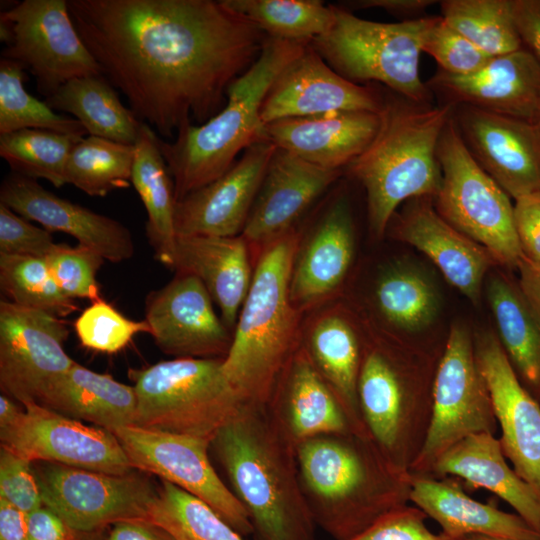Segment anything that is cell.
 <instances>
[{"mask_svg":"<svg viewBox=\"0 0 540 540\" xmlns=\"http://www.w3.org/2000/svg\"><path fill=\"white\" fill-rule=\"evenodd\" d=\"M512 14L522 47L540 63V0H512Z\"/></svg>","mask_w":540,"mask_h":540,"instance_id":"f5cc1de1","label":"cell"},{"mask_svg":"<svg viewBox=\"0 0 540 540\" xmlns=\"http://www.w3.org/2000/svg\"><path fill=\"white\" fill-rule=\"evenodd\" d=\"M107 540H174L166 531L146 520H126L110 526Z\"/></svg>","mask_w":540,"mask_h":540,"instance_id":"9f6ffc18","label":"cell"},{"mask_svg":"<svg viewBox=\"0 0 540 540\" xmlns=\"http://www.w3.org/2000/svg\"><path fill=\"white\" fill-rule=\"evenodd\" d=\"M31 461L0 450V498L25 515L43 505L40 486Z\"/></svg>","mask_w":540,"mask_h":540,"instance_id":"c3c4849f","label":"cell"},{"mask_svg":"<svg viewBox=\"0 0 540 540\" xmlns=\"http://www.w3.org/2000/svg\"><path fill=\"white\" fill-rule=\"evenodd\" d=\"M132 468L170 482L212 507L244 537L254 534L250 518L210 460L211 440L140 428L111 430Z\"/></svg>","mask_w":540,"mask_h":540,"instance_id":"4fadbf2b","label":"cell"},{"mask_svg":"<svg viewBox=\"0 0 540 540\" xmlns=\"http://www.w3.org/2000/svg\"><path fill=\"white\" fill-rule=\"evenodd\" d=\"M114 86L104 75L69 80L45 103L78 120L90 136L134 145L142 121L119 99Z\"/></svg>","mask_w":540,"mask_h":540,"instance_id":"8d00e7d4","label":"cell"},{"mask_svg":"<svg viewBox=\"0 0 540 540\" xmlns=\"http://www.w3.org/2000/svg\"><path fill=\"white\" fill-rule=\"evenodd\" d=\"M426 518L419 508L407 505L384 516L350 540H457L443 532H432Z\"/></svg>","mask_w":540,"mask_h":540,"instance_id":"f907efd6","label":"cell"},{"mask_svg":"<svg viewBox=\"0 0 540 540\" xmlns=\"http://www.w3.org/2000/svg\"><path fill=\"white\" fill-rule=\"evenodd\" d=\"M75 540H107V539H106V536L102 534V530H101V531L87 532V533L75 532Z\"/></svg>","mask_w":540,"mask_h":540,"instance_id":"94428289","label":"cell"},{"mask_svg":"<svg viewBox=\"0 0 540 540\" xmlns=\"http://www.w3.org/2000/svg\"><path fill=\"white\" fill-rule=\"evenodd\" d=\"M36 476L43 505L81 533L101 531L120 521H147L158 493L133 471L118 475L49 463Z\"/></svg>","mask_w":540,"mask_h":540,"instance_id":"5bb4252c","label":"cell"},{"mask_svg":"<svg viewBox=\"0 0 540 540\" xmlns=\"http://www.w3.org/2000/svg\"><path fill=\"white\" fill-rule=\"evenodd\" d=\"M382 90L349 81L308 44L278 74L262 107L264 124L335 111L379 112Z\"/></svg>","mask_w":540,"mask_h":540,"instance_id":"603a6c76","label":"cell"},{"mask_svg":"<svg viewBox=\"0 0 540 540\" xmlns=\"http://www.w3.org/2000/svg\"><path fill=\"white\" fill-rule=\"evenodd\" d=\"M0 540H28L26 515L1 498Z\"/></svg>","mask_w":540,"mask_h":540,"instance_id":"6f0895ef","label":"cell"},{"mask_svg":"<svg viewBox=\"0 0 540 540\" xmlns=\"http://www.w3.org/2000/svg\"><path fill=\"white\" fill-rule=\"evenodd\" d=\"M275 149L242 232L254 261L270 243L301 226L311 207L342 176Z\"/></svg>","mask_w":540,"mask_h":540,"instance_id":"44dd1931","label":"cell"},{"mask_svg":"<svg viewBox=\"0 0 540 540\" xmlns=\"http://www.w3.org/2000/svg\"><path fill=\"white\" fill-rule=\"evenodd\" d=\"M223 358H174L130 370L137 408L134 426L211 440L243 401L222 369Z\"/></svg>","mask_w":540,"mask_h":540,"instance_id":"9c48e42d","label":"cell"},{"mask_svg":"<svg viewBox=\"0 0 540 540\" xmlns=\"http://www.w3.org/2000/svg\"><path fill=\"white\" fill-rule=\"evenodd\" d=\"M425 83L438 104L473 106L532 123L540 114V63L524 48L493 56L468 75L438 69Z\"/></svg>","mask_w":540,"mask_h":540,"instance_id":"cb8c5ba5","label":"cell"},{"mask_svg":"<svg viewBox=\"0 0 540 540\" xmlns=\"http://www.w3.org/2000/svg\"><path fill=\"white\" fill-rule=\"evenodd\" d=\"M410 503L436 521L444 534L459 539L483 535L511 540H540V533L518 514L468 495L454 477L411 474Z\"/></svg>","mask_w":540,"mask_h":540,"instance_id":"4dcf8cb0","label":"cell"},{"mask_svg":"<svg viewBox=\"0 0 540 540\" xmlns=\"http://www.w3.org/2000/svg\"><path fill=\"white\" fill-rule=\"evenodd\" d=\"M474 348L504 455L540 498V403L521 384L493 330L474 333Z\"/></svg>","mask_w":540,"mask_h":540,"instance_id":"ffe728a7","label":"cell"},{"mask_svg":"<svg viewBox=\"0 0 540 540\" xmlns=\"http://www.w3.org/2000/svg\"><path fill=\"white\" fill-rule=\"evenodd\" d=\"M401 206L386 234L425 254L453 287L479 303L489 272L498 266L490 252L445 221L433 198L417 197Z\"/></svg>","mask_w":540,"mask_h":540,"instance_id":"d4e9b609","label":"cell"},{"mask_svg":"<svg viewBox=\"0 0 540 540\" xmlns=\"http://www.w3.org/2000/svg\"><path fill=\"white\" fill-rule=\"evenodd\" d=\"M301 489L316 527L350 540L410 503L411 474L370 436L327 434L296 446Z\"/></svg>","mask_w":540,"mask_h":540,"instance_id":"7a4b0ae2","label":"cell"},{"mask_svg":"<svg viewBox=\"0 0 540 540\" xmlns=\"http://www.w3.org/2000/svg\"><path fill=\"white\" fill-rule=\"evenodd\" d=\"M422 52L437 62L439 70L458 76L478 71L493 57L451 28L441 16L427 33Z\"/></svg>","mask_w":540,"mask_h":540,"instance_id":"7dc6e473","label":"cell"},{"mask_svg":"<svg viewBox=\"0 0 540 540\" xmlns=\"http://www.w3.org/2000/svg\"><path fill=\"white\" fill-rule=\"evenodd\" d=\"M499 430L490 392L479 369L474 333L454 322L437 367L431 421L410 474L429 476L436 460L465 437Z\"/></svg>","mask_w":540,"mask_h":540,"instance_id":"8fae6325","label":"cell"},{"mask_svg":"<svg viewBox=\"0 0 540 540\" xmlns=\"http://www.w3.org/2000/svg\"><path fill=\"white\" fill-rule=\"evenodd\" d=\"M310 44V43H309ZM307 43L268 37L257 60L227 89L225 106L203 124H189L159 146L176 202L223 175L250 146L267 141L261 107L282 69Z\"/></svg>","mask_w":540,"mask_h":540,"instance_id":"52a82bcc","label":"cell"},{"mask_svg":"<svg viewBox=\"0 0 540 540\" xmlns=\"http://www.w3.org/2000/svg\"><path fill=\"white\" fill-rule=\"evenodd\" d=\"M363 337V318L345 295L304 315L301 347L340 402L353 431L370 436L357 391Z\"/></svg>","mask_w":540,"mask_h":540,"instance_id":"7402d4cb","label":"cell"},{"mask_svg":"<svg viewBox=\"0 0 540 540\" xmlns=\"http://www.w3.org/2000/svg\"><path fill=\"white\" fill-rule=\"evenodd\" d=\"M0 203L50 232L72 236L112 263L135 253L133 236L122 223L54 194L36 179L7 175L0 186Z\"/></svg>","mask_w":540,"mask_h":540,"instance_id":"4316f807","label":"cell"},{"mask_svg":"<svg viewBox=\"0 0 540 540\" xmlns=\"http://www.w3.org/2000/svg\"><path fill=\"white\" fill-rule=\"evenodd\" d=\"M147 521L174 540H246L207 503L164 480Z\"/></svg>","mask_w":540,"mask_h":540,"instance_id":"ab89813d","label":"cell"},{"mask_svg":"<svg viewBox=\"0 0 540 540\" xmlns=\"http://www.w3.org/2000/svg\"><path fill=\"white\" fill-rule=\"evenodd\" d=\"M376 326L413 338L428 329L439 312V297L429 278L403 261L378 268L363 295L344 294Z\"/></svg>","mask_w":540,"mask_h":540,"instance_id":"1f68e13d","label":"cell"},{"mask_svg":"<svg viewBox=\"0 0 540 540\" xmlns=\"http://www.w3.org/2000/svg\"><path fill=\"white\" fill-rule=\"evenodd\" d=\"M441 188L433 199L438 214L486 248L497 265L517 269L523 254L514 225V203L479 166L463 142L453 114L437 148Z\"/></svg>","mask_w":540,"mask_h":540,"instance_id":"30bf717a","label":"cell"},{"mask_svg":"<svg viewBox=\"0 0 540 540\" xmlns=\"http://www.w3.org/2000/svg\"><path fill=\"white\" fill-rule=\"evenodd\" d=\"M268 37L311 43L334 23L332 4L320 0H222Z\"/></svg>","mask_w":540,"mask_h":540,"instance_id":"74e56055","label":"cell"},{"mask_svg":"<svg viewBox=\"0 0 540 540\" xmlns=\"http://www.w3.org/2000/svg\"><path fill=\"white\" fill-rule=\"evenodd\" d=\"M67 322L43 311L0 302V385L21 404L40 401L75 363L64 350Z\"/></svg>","mask_w":540,"mask_h":540,"instance_id":"e0dca14e","label":"cell"},{"mask_svg":"<svg viewBox=\"0 0 540 540\" xmlns=\"http://www.w3.org/2000/svg\"><path fill=\"white\" fill-rule=\"evenodd\" d=\"M439 2L437 0H354L340 5L352 9L378 8L395 17L412 20L423 17L421 15L430 6Z\"/></svg>","mask_w":540,"mask_h":540,"instance_id":"11a10c76","label":"cell"},{"mask_svg":"<svg viewBox=\"0 0 540 540\" xmlns=\"http://www.w3.org/2000/svg\"><path fill=\"white\" fill-rule=\"evenodd\" d=\"M301 226L256 257L252 283L240 310L222 369L245 404H267L282 370L301 346L304 315L289 295L292 259Z\"/></svg>","mask_w":540,"mask_h":540,"instance_id":"8992f818","label":"cell"},{"mask_svg":"<svg viewBox=\"0 0 540 540\" xmlns=\"http://www.w3.org/2000/svg\"><path fill=\"white\" fill-rule=\"evenodd\" d=\"M0 287L8 301L62 319L79 309L60 289L45 258L0 254Z\"/></svg>","mask_w":540,"mask_h":540,"instance_id":"7bdbcfd3","label":"cell"},{"mask_svg":"<svg viewBox=\"0 0 540 540\" xmlns=\"http://www.w3.org/2000/svg\"><path fill=\"white\" fill-rule=\"evenodd\" d=\"M330 30L310 44L342 77L360 84L377 82L406 99L434 103L419 74L425 37L438 16L396 23L370 21L333 5Z\"/></svg>","mask_w":540,"mask_h":540,"instance_id":"ba28073f","label":"cell"},{"mask_svg":"<svg viewBox=\"0 0 540 540\" xmlns=\"http://www.w3.org/2000/svg\"><path fill=\"white\" fill-rule=\"evenodd\" d=\"M1 58L20 64L48 98L71 79L103 75L84 44L67 0H24L0 13Z\"/></svg>","mask_w":540,"mask_h":540,"instance_id":"7c38bea8","label":"cell"},{"mask_svg":"<svg viewBox=\"0 0 540 540\" xmlns=\"http://www.w3.org/2000/svg\"><path fill=\"white\" fill-rule=\"evenodd\" d=\"M214 302L195 276L176 272L145 301V320L157 347L175 358H224L233 333L214 309Z\"/></svg>","mask_w":540,"mask_h":540,"instance_id":"d6986e66","label":"cell"},{"mask_svg":"<svg viewBox=\"0 0 540 540\" xmlns=\"http://www.w3.org/2000/svg\"><path fill=\"white\" fill-rule=\"evenodd\" d=\"M514 225L523 256L540 263V192L514 200Z\"/></svg>","mask_w":540,"mask_h":540,"instance_id":"816d5d0a","label":"cell"},{"mask_svg":"<svg viewBox=\"0 0 540 540\" xmlns=\"http://www.w3.org/2000/svg\"><path fill=\"white\" fill-rule=\"evenodd\" d=\"M20 409L7 395L0 396V430L11 426L19 418Z\"/></svg>","mask_w":540,"mask_h":540,"instance_id":"91938a15","label":"cell"},{"mask_svg":"<svg viewBox=\"0 0 540 540\" xmlns=\"http://www.w3.org/2000/svg\"><path fill=\"white\" fill-rule=\"evenodd\" d=\"M429 476L454 477L494 493L540 533V498L508 464L495 434H472L457 442L436 460Z\"/></svg>","mask_w":540,"mask_h":540,"instance_id":"d6a6232c","label":"cell"},{"mask_svg":"<svg viewBox=\"0 0 540 540\" xmlns=\"http://www.w3.org/2000/svg\"><path fill=\"white\" fill-rule=\"evenodd\" d=\"M75 540V539H74Z\"/></svg>","mask_w":540,"mask_h":540,"instance_id":"e7e4bbea","label":"cell"},{"mask_svg":"<svg viewBox=\"0 0 540 540\" xmlns=\"http://www.w3.org/2000/svg\"><path fill=\"white\" fill-rule=\"evenodd\" d=\"M26 527L28 540L75 539V531L44 505L26 514Z\"/></svg>","mask_w":540,"mask_h":540,"instance_id":"db71d44e","label":"cell"},{"mask_svg":"<svg viewBox=\"0 0 540 540\" xmlns=\"http://www.w3.org/2000/svg\"><path fill=\"white\" fill-rule=\"evenodd\" d=\"M359 312L364 325L357 387L361 415L382 452L409 471L430 425L434 380L444 344L432 347L393 334Z\"/></svg>","mask_w":540,"mask_h":540,"instance_id":"277c9868","label":"cell"},{"mask_svg":"<svg viewBox=\"0 0 540 540\" xmlns=\"http://www.w3.org/2000/svg\"><path fill=\"white\" fill-rule=\"evenodd\" d=\"M441 17L490 56L522 47L512 14V0H443Z\"/></svg>","mask_w":540,"mask_h":540,"instance_id":"60d3db41","label":"cell"},{"mask_svg":"<svg viewBox=\"0 0 540 540\" xmlns=\"http://www.w3.org/2000/svg\"><path fill=\"white\" fill-rule=\"evenodd\" d=\"M535 123L540 127V114H539V116H538V118H537V120H536Z\"/></svg>","mask_w":540,"mask_h":540,"instance_id":"be15d7a7","label":"cell"},{"mask_svg":"<svg viewBox=\"0 0 540 540\" xmlns=\"http://www.w3.org/2000/svg\"><path fill=\"white\" fill-rule=\"evenodd\" d=\"M356 230L348 197L338 191L301 228L292 259L289 295L305 315L344 296L356 259Z\"/></svg>","mask_w":540,"mask_h":540,"instance_id":"9a60e30c","label":"cell"},{"mask_svg":"<svg viewBox=\"0 0 540 540\" xmlns=\"http://www.w3.org/2000/svg\"><path fill=\"white\" fill-rule=\"evenodd\" d=\"M453 119L479 166L513 200L540 192V127L468 105Z\"/></svg>","mask_w":540,"mask_h":540,"instance_id":"ac0fdd59","label":"cell"},{"mask_svg":"<svg viewBox=\"0 0 540 540\" xmlns=\"http://www.w3.org/2000/svg\"><path fill=\"white\" fill-rule=\"evenodd\" d=\"M382 96L375 137L344 170L365 190L368 228L375 240L386 235L403 203L438 194L442 171L437 148L454 109L417 103L388 89Z\"/></svg>","mask_w":540,"mask_h":540,"instance_id":"5b68a950","label":"cell"},{"mask_svg":"<svg viewBox=\"0 0 540 540\" xmlns=\"http://www.w3.org/2000/svg\"><path fill=\"white\" fill-rule=\"evenodd\" d=\"M102 74L164 137L203 124L259 57L267 35L213 0H68Z\"/></svg>","mask_w":540,"mask_h":540,"instance_id":"6da1fadb","label":"cell"},{"mask_svg":"<svg viewBox=\"0 0 540 540\" xmlns=\"http://www.w3.org/2000/svg\"><path fill=\"white\" fill-rule=\"evenodd\" d=\"M520 288L531 305L540 313V263H535L524 256L517 269Z\"/></svg>","mask_w":540,"mask_h":540,"instance_id":"680465c9","label":"cell"},{"mask_svg":"<svg viewBox=\"0 0 540 540\" xmlns=\"http://www.w3.org/2000/svg\"><path fill=\"white\" fill-rule=\"evenodd\" d=\"M255 261L239 236H178L171 269L197 277L233 333L249 292Z\"/></svg>","mask_w":540,"mask_h":540,"instance_id":"f546056e","label":"cell"},{"mask_svg":"<svg viewBox=\"0 0 540 540\" xmlns=\"http://www.w3.org/2000/svg\"><path fill=\"white\" fill-rule=\"evenodd\" d=\"M484 290L499 342L521 384L540 403V313L509 270L493 268Z\"/></svg>","mask_w":540,"mask_h":540,"instance_id":"836d02e7","label":"cell"},{"mask_svg":"<svg viewBox=\"0 0 540 540\" xmlns=\"http://www.w3.org/2000/svg\"><path fill=\"white\" fill-rule=\"evenodd\" d=\"M134 162V145L108 139L82 137L73 146L65 168V182L92 197L128 188Z\"/></svg>","mask_w":540,"mask_h":540,"instance_id":"f35d334b","label":"cell"},{"mask_svg":"<svg viewBox=\"0 0 540 540\" xmlns=\"http://www.w3.org/2000/svg\"><path fill=\"white\" fill-rule=\"evenodd\" d=\"M457 540H511V539L483 536V535H469V536L459 538Z\"/></svg>","mask_w":540,"mask_h":540,"instance_id":"6125c7cd","label":"cell"},{"mask_svg":"<svg viewBox=\"0 0 540 540\" xmlns=\"http://www.w3.org/2000/svg\"><path fill=\"white\" fill-rule=\"evenodd\" d=\"M55 244L52 232L0 203V254L46 258Z\"/></svg>","mask_w":540,"mask_h":540,"instance_id":"681fc988","label":"cell"},{"mask_svg":"<svg viewBox=\"0 0 540 540\" xmlns=\"http://www.w3.org/2000/svg\"><path fill=\"white\" fill-rule=\"evenodd\" d=\"M379 125V112L335 111L277 120L265 130L277 148L318 167L344 171L368 147Z\"/></svg>","mask_w":540,"mask_h":540,"instance_id":"83f0119b","label":"cell"},{"mask_svg":"<svg viewBox=\"0 0 540 540\" xmlns=\"http://www.w3.org/2000/svg\"><path fill=\"white\" fill-rule=\"evenodd\" d=\"M82 136L42 129H22L0 134V156L12 173L42 178L60 188L66 184L65 168L73 146Z\"/></svg>","mask_w":540,"mask_h":540,"instance_id":"b9f144b4","label":"cell"},{"mask_svg":"<svg viewBox=\"0 0 540 540\" xmlns=\"http://www.w3.org/2000/svg\"><path fill=\"white\" fill-rule=\"evenodd\" d=\"M45 259L67 297L89 299L92 303L103 299L96 275L105 259L98 252L81 244L73 247L56 243Z\"/></svg>","mask_w":540,"mask_h":540,"instance_id":"bcb514c9","label":"cell"},{"mask_svg":"<svg viewBox=\"0 0 540 540\" xmlns=\"http://www.w3.org/2000/svg\"><path fill=\"white\" fill-rule=\"evenodd\" d=\"M210 450L259 540H315L316 525L301 489L296 447L266 405L244 404L213 436Z\"/></svg>","mask_w":540,"mask_h":540,"instance_id":"3957f363","label":"cell"},{"mask_svg":"<svg viewBox=\"0 0 540 540\" xmlns=\"http://www.w3.org/2000/svg\"><path fill=\"white\" fill-rule=\"evenodd\" d=\"M39 403L111 431L134 424L137 396L134 386L75 362L48 387Z\"/></svg>","mask_w":540,"mask_h":540,"instance_id":"e575fe53","label":"cell"},{"mask_svg":"<svg viewBox=\"0 0 540 540\" xmlns=\"http://www.w3.org/2000/svg\"><path fill=\"white\" fill-rule=\"evenodd\" d=\"M24 68L15 61L0 60V134L22 129H42L84 137L81 123L72 116L56 113L45 101L24 88Z\"/></svg>","mask_w":540,"mask_h":540,"instance_id":"ee69618b","label":"cell"},{"mask_svg":"<svg viewBox=\"0 0 540 540\" xmlns=\"http://www.w3.org/2000/svg\"><path fill=\"white\" fill-rule=\"evenodd\" d=\"M266 408L295 447L314 437L354 432L340 402L301 346L279 375Z\"/></svg>","mask_w":540,"mask_h":540,"instance_id":"f1b7e54d","label":"cell"},{"mask_svg":"<svg viewBox=\"0 0 540 540\" xmlns=\"http://www.w3.org/2000/svg\"><path fill=\"white\" fill-rule=\"evenodd\" d=\"M74 328L80 343L91 350L116 353L139 333H151L146 320L125 317L104 299L91 303L78 316Z\"/></svg>","mask_w":540,"mask_h":540,"instance_id":"f6af8a7d","label":"cell"},{"mask_svg":"<svg viewBox=\"0 0 540 540\" xmlns=\"http://www.w3.org/2000/svg\"><path fill=\"white\" fill-rule=\"evenodd\" d=\"M275 149L268 140L250 146L223 175L177 201V237L241 235Z\"/></svg>","mask_w":540,"mask_h":540,"instance_id":"484cf974","label":"cell"},{"mask_svg":"<svg viewBox=\"0 0 540 540\" xmlns=\"http://www.w3.org/2000/svg\"><path fill=\"white\" fill-rule=\"evenodd\" d=\"M0 430L1 447L31 462L44 461L109 474L134 470L115 435L83 424L35 401Z\"/></svg>","mask_w":540,"mask_h":540,"instance_id":"2e32d148","label":"cell"},{"mask_svg":"<svg viewBox=\"0 0 540 540\" xmlns=\"http://www.w3.org/2000/svg\"><path fill=\"white\" fill-rule=\"evenodd\" d=\"M159 137L142 122L134 144L131 183L147 214L146 236L155 258L171 269L177 235L175 231L174 182L163 158Z\"/></svg>","mask_w":540,"mask_h":540,"instance_id":"d590c367","label":"cell"}]
</instances>
